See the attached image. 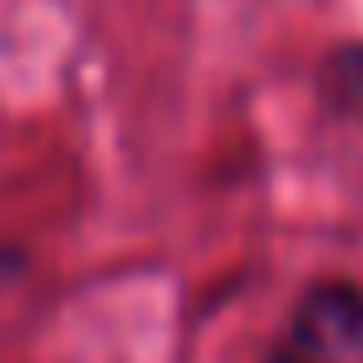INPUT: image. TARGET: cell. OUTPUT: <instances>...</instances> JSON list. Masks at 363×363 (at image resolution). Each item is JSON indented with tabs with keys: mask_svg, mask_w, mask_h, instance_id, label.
<instances>
[{
	"mask_svg": "<svg viewBox=\"0 0 363 363\" xmlns=\"http://www.w3.org/2000/svg\"><path fill=\"white\" fill-rule=\"evenodd\" d=\"M326 91H331L337 107L363 102V48H342V54L326 65Z\"/></svg>",
	"mask_w": 363,
	"mask_h": 363,
	"instance_id": "cell-2",
	"label": "cell"
},
{
	"mask_svg": "<svg viewBox=\"0 0 363 363\" xmlns=\"http://www.w3.org/2000/svg\"><path fill=\"white\" fill-rule=\"evenodd\" d=\"M262 363H363V289L347 278L310 284Z\"/></svg>",
	"mask_w": 363,
	"mask_h": 363,
	"instance_id": "cell-1",
	"label": "cell"
}]
</instances>
